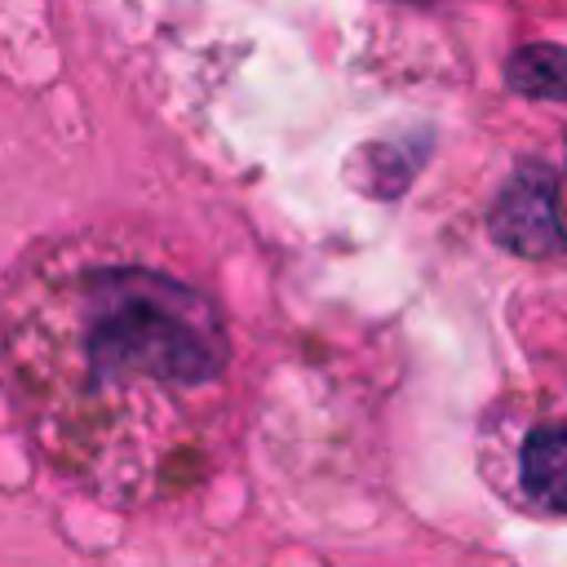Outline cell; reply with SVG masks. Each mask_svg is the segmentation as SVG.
<instances>
[{"mask_svg":"<svg viewBox=\"0 0 567 567\" xmlns=\"http://www.w3.org/2000/svg\"><path fill=\"white\" fill-rule=\"evenodd\" d=\"M0 337L27 434L111 505L190 483L226 430V315L159 248L80 235L35 252L9 284Z\"/></svg>","mask_w":567,"mask_h":567,"instance_id":"obj_1","label":"cell"},{"mask_svg":"<svg viewBox=\"0 0 567 567\" xmlns=\"http://www.w3.org/2000/svg\"><path fill=\"white\" fill-rule=\"evenodd\" d=\"M518 483L536 505L567 514V425H540L527 434L518 452Z\"/></svg>","mask_w":567,"mask_h":567,"instance_id":"obj_2","label":"cell"},{"mask_svg":"<svg viewBox=\"0 0 567 567\" xmlns=\"http://www.w3.org/2000/svg\"><path fill=\"white\" fill-rule=\"evenodd\" d=\"M509 84L527 97L567 102V49L563 44H523L509 58Z\"/></svg>","mask_w":567,"mask_h":567,"instance_id":"obj_4","label":"cell"},{"mask_svg":"<svg viewBox=\"0 0 567 567\" xmlns=\"http://www.w3.org/2000/svg\"><path fill=\"white\" fill-rule=\"evenodd\" d=\"M496 221L514 226L505 235L509 244H518L523 252H540L549 244V226H554V182H545V173H523L518 182H509Z\"/></svg>","mask_w":567,"mask_h":567,"instance_id":"obj_3","label":"cell"}]
</instances>
